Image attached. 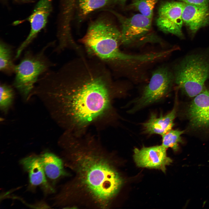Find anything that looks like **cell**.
Returning <instances> with one entry per match:
<instances>
[{
	"label": "cell",
	"instance_id": "6da1fadb",
	"mask_svg": "<svg viewBox=\"0 0 209 209\" xmlns=\"http://www.w3.org/2000/svg\"><path fill=\"white\" fill-rule=\"evenodd\" d=\"M121 89L103 62L84 56L48 71L41 80L42 94L53 100L58 121L67 132L76 135L92 125L112 121L113 101Z\"/></svg>",
	"mask_w": 209,
	"mask_h": 209
},
{
	"label": "cell",
	"instance_id": "7a4b0ae2",
	"mask_svg": "<svg viewBox=\"0 0 209 209\" xmlns=\"http://www.w3.org/2000/svg\"><path fill=\"white\" fill-rule=\"evenodd\" d=\"M81 136L71 137L64 144L69 165L79 189L98 207L106 208L119 191L122 179L95 140Z\"/></svg>",
	"mask_w": 209,
	"mask_h": 209
},
{
	"label": "cell",
	"instance_id": "3957f363",
	"mask_svg": "<svg viewBox=\"0 0 209 209\" xmlns=\"http://www.w3.org/2000/svg\"><path fill=\"white\" fill-rule=\"evenodd\" d=\"M81 42L89 53L112 66H138L144 60L142 54L131 55L121 51V31L106 18H100L91 23Z\"/></svg>",
	"mask_w": 209,
	"mask_h": 209
},
{
	"label": "cell",
	"instance_id": "277c9868",
	"mask_svg": "<svg viewBox=\"0 0 209 209\" xmlns=\"http://www.w3.org/2000/svg\"><path fill=\"white\" fill-rule=\"evenodd\" d=\"M174 83L187 96L194 97L205 88L209 78V56L197 54L186 57L174 68Z\"/></svg>",
	"mask_w": 209,
	"mask_h": 209
},
{
	"label": "cell",
	"instance_id": "5b68a950",
	"mask_svg": "<svg viewBox=\"0 0 209 209\" xmlns=\"http://www.w3.org/2000/svg\"><path fill=\"white\" fill-rule=\"evenodd\" d=\"M52 44H48L37 54L27 51L20 63L15 65L13 85L25 99L32 93L39 77L54 65L45 53Z\"/></svg>",
	"mask_w": 209,
	"mask_h": 209
},
{
	"label": "cell",
	"instance_id": "8992f818",
	"mask_svg": "<svg viewBox=\"0 0 209 209\" xmlns=\"http://www.w3.org/2000/svg\"><path fill=\"white\" fill-rule=\"evenodd\" d=\"M174 83L173 72L166 66L158 67L153 72L149 83L140 97L133 102L134 105L129 112H135L162 100L170 91Z\"/></svg>",
	"mask_w": 209,
	"mask_h": 209
},
{
	"label": "cell",
	"instance_id": "52a82bcc",
	"mask_svg": "<svg viewBox=\"0 0 209 209\" xmlns=\"http://www.w3.org/2000/svg\"><path fill=\"white\" fill-rule=\"evenodd\" d=\"M121 24L122 43L126 46L140 45L154 40L147 37L152 26V19L141 14L124 18L116 13Z\"/></svg>",
	"mask_w": 209,
	"mask_h": 209
},
{
	"label": "cell",
	"instance_id": "ba28073f",
	"mask_svg": "<svg viewBox=\"0 0 209 209\" xmlns=\"http://www.w3.org/2000/svg\"><path fill=\"white\" fill-rule=\"evenodd\" d=\"M184 4L180 1H169L160 5L156 19L157 26L160 30L182 37V14Z\"/></svg>",
	"mask_w": 209,
	"mask_h": 209
},
{
	"label": "cell",
	"instance_id": "9c48e42d",
	"mask_svg": "<svg viewBox=\"0 0 209 209\" xmlns=\"http://www.w3.org/2000/svg\"><path fill=\"white\" fill-rule=\"evenodd\" d=\"M53 0H39L30 15L25 19L30 26L29 33L17 48L15 56L17 59L22 51L37 37L39 32L46 26L49 16L52 10Z\"/></svg>",
	"mask_w": 209,
	"mask_h": 209
},
{
	"label": "cell",
	"instance_id": "30bf717a",
	"mask_svg": "<svg viewBox=\"0 0 209 209\" xmlns=\"http://www.w3.org/2000/svg\"><path fill=\"white\" fill-rule=\"evenodd\" d=\"M134 151V160L139 167L158 169L165 172L166 166L172 162L167 156L166 149L162 145L143 147L140 149L135 148Z\"/></svg>",
	"mask_w": 209,
	"mask_h": 209
},
{
	"label": "cell",
	"instance_id": "8fae6325",
	"mask_svg": "<svg viewBox=\"0 0 209 209\" xmlns=\"http://www.w3.org/2000/svg\"><path fill=\"white\" fill-rule=\"evenodd\" d=\"M187 115L193 127H209V88H205L194 97L188 106Z\"/></svg>",
	"mask_w": 209,
	"mask_h": 209
},
{
	"label": "cell",
	"instance_id": "7c38bea8",
	"mask_svg": "<svg viewBox=\"0 0 209 209\" xmlns=\"http://www.w3.org/2000/svg\"><path fill=\"white\" fill-rule=\"evenodd\" d=\"M20 163L28 174L30 187L39 186L46 194L54 192L53 188L47 179L40 156H30L22 159Z\"/></svg>",
	"mask_w": 209,
	"mask_h": 209
},
{
	"label": "cell",
	"instance_id": "4fadbf2b",
	"mask_svg": "<svg viewBox=\"0 0 209 209\" xmlns=\"http://www.w3.org/2000/svg\"><path fill=\"white\" fill-rule=\"evenodd\" d=\"M208 4L195 5L185 3L182 19L191 32L196 33L200 28L209 24Z\"/></svg>",
	"mask_w": 209,
	"mask_h": 209
},
{
	"label": "cell",
	"instance_id": "5bb4252c",
	"mask_svg": "<svg viewBox=\"0 0 209 209\" xmlns=\"http://www.w3.org/2000/svg\"><path fill=\"white\" fill-rule=\"evenodd\" d=\"M176 102L173 109L165 115L158 117L156 113H151L148 120L142 124L144 133L162 136L172 130L176 115Z\"/></svg>",
	"mask_w": 209,
	"mask_h": 209
},
{
	"label": "cell",
	"instance_id": "9a60e30c",
	"mask_svg": "<svg viewBox=\"0 0 209 209\" xmlns=\"http://www.w3.org/2000/svg\"><path fill=\"white\" fill-rule=\"evenodd\" d=\"M46 177L53 184L66 174L62 160L55 154L45 152L39 156Z\"/></svg>",
	"mask_w": 209,
	"mask_h": 209
},
{
	"label": "cell",
	"instance_id": "2e32d148",
	"mask_svg": "<svg viewBox=\"0 0 209 209\" xmlns=\"http://www.w3.org/2000/svg\"><path fill=\"white\" fill-rule=\"evenodd\" d=\"M12 47L1 40L0 42V70L7 74H12L15 71V65L12 60Z\"/></svg>",
	"mask_w": 209,
	"mask_h": 209
},
{
	"label": "cell",
	"instance_id": "e0dca14e",
	"mask_svg": "<svg viewBox=\"0 0 209 209\" xmlns=\"http://www.w3.org/2000/svg\"><path fill=\"white\" fill-rule=\"evenodd\" d=\"M111 0H77L78 16L81 20L90 13L96 9L109 4Z\"/></svg>",
	"mask_w": 209,
	"mask_h": 209
},
{
	"label": "cell",
	"instance_id": "ac0fdd59",
	"mask_svg": "<svg viewBox=\"0 0 209 209\" xmlns=\"http://www.w3.org/2000/svg\"><path fill=\"white\" fill-rule=\"evenodd\" d=\"M184 131L171 130L162 136V145L166 149L172 148L174 152L179 149V144L182 142L181 135Z\"/></svg>",
	"mask_w": 209,
	"mask_h": 209
},
{
	"label": "cell",
	"instance_id": "d6986e66",
	"mask_svg": "<svg viewBox=\"0 0 209 209\" xmlns=\"http://www.w3.org/2000/svg\"><path fill=\"white\" fill-rule=\"evenodd\" d=\"M159 0H133L131 5L142 15L152 19L154 7Z\"/></svg>",
	"mask_w": 209,
	"mask_h": 209
},
{
	"label": "cell",
	"instance_id": "ffe728a7",
	"mask_svg": "<svg viewBox=\"0 0 209 209\" xmlns=\"http://www.w3.org/2000/svg\"><path fill=\"white\" fill-rule=\"evenodd\" d=\"M1 110L6 112L12 105L14 99V92L11 87L6 84H1L0 86Z\"/></svg>",
	"mask_w": 209,
	"mask_h": 209
},
{
	"label": "cell",
	"instance_id": "44dd1931",
	"mask_svg": "<svg viewBox=\"0 0 209 209\" xmlns=\"http://www.w3.org/2000/svg\"><path fill=\"white\" fill-rule=\"evenodd\" d=\"M185 3L195 5H207L209 0H179Z\"/></svg>",
	"mask_w": 209,
	"mask_h": 209
},
{
	"label": "cell",
	"instance_id": "7402d4cb",
	"mask_svg": "<svg viewBox=\"0 0 209 209\" xmlns=\"http://www.w3.org/2000/svg\"><path fill=\"white\" fill-rule=\"evenodd\" d=\"M67 3L71 4L73 5L75 4L77 0H65Z\"/></svg>",
	"mask_w": 209,
	"mask_h": 209
},
{
	"label": "cell",
	"instance_id": "603a6c76",
	"mask_svg": "<svg viewBox=\"0 0 209 209\" xmlns=\"http://www.w3.org/2000/svg\"><path fill=\"white\" fill-rule=\"evenodd\" d=\"M115 2L121 4H123L125 3L127 0H114Z\"/></svg>",
	"mask_w": 209,
	"mask_h": 209
},
{
	"label": "cell",
	"instance_id": "cb8c5ba5",
	"mask_svg": "<svg viewBox=\"0 0 209 209\" xmlns=\"http://www.w3.org/2000/svg\"><path fill=\"white\" fill-rule=\"evenodd\" d=\"M17 1H20L21 2H26L27 1H29L30 0H16Z\"/></svg>",
	"mask_w": 209,
	"mask_h": 209
}]
</instances>
